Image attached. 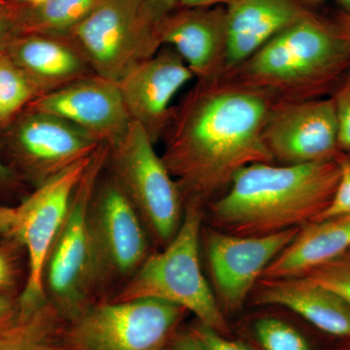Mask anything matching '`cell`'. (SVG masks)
<instances>
[{
	"label": "cell",
	"mask_w": 350,
	"mask_h": 350,
	"mask_svg": "<svg viewBox=\"0 0 350 350\" xmlns=\"http://www.w3.org/2000/svg\"><path fill=\"white\" fill-rule=\"evenodd\" d=\"M15 38L11 36V32L7 27L5 21L0 15V52H5L9 44L12 42Z\"/></svg>",
	"instance_id": "1f68e13d"
},
{
	"label": "cell",
	"mask_w": 350,
	"mask_h": 350,
	"mask_svg": "<svg viewBox=\"0 0 350 350\" xmlns=\"http://www.w3.org/2000/svg\"><path fill=\"white\" fill-rule=\"evenodd\" d=\"M350 250V214L301 226L293 241L265 269L260 280L294 278Z\"/></svg>",
	"instance_id": "ffe728a7"
},
{
	"label": "cell",
	"mask_w": 350,
	"mask_h": 350,
	"mask_svg": "<svg viewBox=\"0 0 350 350\" xmlns=\"http://www.w3.org/2000/svg\"><path fill=\"white\" fill-rule=\"evenodd\" d=\"M193 79L192 71L181 57L172 48L163 46L117 84L131 121L142 126L156 144L172 119V101Z\"/></svg>",
	"instance_id": "5bb4252c"
},
{
	"label": "cell",
	"mask_w": 350,
	"mask_h": 350,
	"mask_svg": "<svg viewBox=\"0 0 350 350\" xmlns=\"http://www.w3.org/2000/svg\"><path fill=\"white\" fill-rule=\"evenodd\" d=\"M275 105L268 94L226 76L196 81L161 139V157L184 204L213 202L239 170L273 163L262 131Z\"/></svg>",
	"instance_id": "6da1fadb"
},
{
	"label": "cell",
	"mask_w": 350,
	"mask_h": 350,
	"mask_svg": "<svg viewBox=\"0 0 350 350\" xmlns=\"http://www.w3.org/2000/svg\"><path fill=\"white\" fill-rule=\"evenodd\" d=\"M165 16L149 0H100L66 36L96 76L119 83L163 47L160 25Z\"/></svg>",
	"instance_id": "5b68a950"
},
{
	"label": "cell",
	"mask_w": 350,
	"mask_h": 350,
	"mask_svg": "<svg viewBox=\"0 0 350 350\" xmlns=\"http://www.w3.org/2000/svg\"><path fill=\"white\" fill-rule=\"evenodd\" d=\"M16 207L0 206V234H8L15 222Z\"/></svg>",
	"instance_id": "f546056e"
},
{
	"label": "cell",
	"mask_w": 350,
	"mask_h": 350,
	"mask_svg": "<svg viewBox=\"0 0 350 350\" xmlns=\"http://www.w3.org/2000/svg\"><path fill=\"white\" fill-rule=\"evenodd\" d=\"M262 139L273 162L282 165L337 158L338 123L332 96L278 103L269 113Z\"/></svg>",
	"instance_id": "8fae6325"
},
{
	"label": "cell",
	"mask_w": 350,
	"mask_h": 350,
	"mask_svg": "<svg viewBox=\"0 0 350 350\" xmlns=\"http://www.w3.org/2000/svg\"><path fill=\"white\" fill-rule=\"evenodd\" d=\"M186 204L178 231L161 252L149 255L112 301L154 299L194 313L200 323L225 335L227 322L200 262L202 211Z\"/></svg>",
	"instance_id": "277c9868"
},
{
	"label": "cell",
	"mask_w": 350,
	"mask_h": 350,
	"mask_svg": "<svg viewBox=\"0 0 350 350\" xmlns=\"http://www.w3.org/2000/svg\"><path fill=\"white\" fill-rule=\"evenodd\" d=\"M301 276L328 288L350 305V250Z\"/></svg>",
	"instance_id": "d4e9b609"
},
{
	"label": "cell",
	"mask_w": 350,
	"mask_h": 350,
	"mask_svg": "<svg viewBox=\"0 0 350 350\" xmlns=\"http://www.w3.org/2000/svg\"><path fill=\"white\" fill-rule=\"evenodd\" d=\"M12 312V305L8 299L0 297V322L7 319Z\"/></svg>",
	"instance_id": "836d02e7"
},
{
	"label": "cell",
	"mask_w": 350,
	"mask_h": 350,
	"mask_svg": "<svg viewBox=\"0 0 350 350\" xmlns=\"http://www.w3.org/2000/svg\"><path fill=\"white\" fill-rule=\"evenodd\" d=\"M109 145L101 144L88 165L71 200L44 269L48 301L64 319L72 321L96 291L88 213L94 189L107 163Z\"/></svg>",
	"instance_id": "52a82bcc"
},
{
	"label": "cell",
	"mask_w": 350,
	"mask_h": 350,
	"mask_svg": "<svg viewBox=\"0 0 350 350\" xmlns=\"http://www.w3.org/2000/svg\"><path fill=\"white\" fill-rule=\"evenodd\" d=\"M347 18H349V22H350V13H347Z\"/></svg>",
	"instance_id": "f35d334b"
},
{
	"label": "cell",
	"mask_w": 350,
	"mask_h": 350,
	"mask_svg": "<svg viewBox=\"0 0 350 350\" xmlns=\"http://www.w3.org/2000/svg\"><path fill=\"white\" fill-rule=\"evenodd\" d=\"M260 280L255 292L259 305L283 306L322 333L350 340V305L340 295L303 276Z\"/></svg>",
	"instance_id": "d6986e66"
},
{
	"label": "cell",
	"mask_w": 350,
	"mask_h": 350,
	"mask_svg": "<svg viewBox=\"0 0 350 350\" xmlns=\"http://www.w3.org/2000/svg\"><path fill=\"white\" fill-rule=\"evenodd\" d=\"M336 2L342 7V12L350 13V0H336Z\"/></svg>",
	"instance_id": "d590c367"
},
{
	"label": "cell",
	"mask_w": 350,
	"mask_h": 350,
	"mask_svg": "<svg viewBox=\"0 0 350 350\" xmlns=\"http://www.w3.org/2000/svg\"><path fill=\"white\" fill-rule=\"evenodd\" d=\"M40 96L27 73L6 52H0V129L10 126Z\"/></svg>",
	"instance_id": "603a6c76"
},
{
	"label": "cell",
	"mask_w": 350,
	"mask_h": 350,
	"mask_svg": "<svg viewBox=\"0 0 350 350\" xmlns=\"http://www.w3.org/2000/svg\"><path fill=\"white\" fill-rule=\"evenodd\" d=\"M13 280V265L4 251L0 250V289L8 287Z\"/></svg>",
	"instance_id": "f1b7e54d"
},
{
	"label": "cell",
	"mask_w": 350,
	"mask_h": 350,
	"mask_svg": "<svg viewBox=\"0 0 350 350\" xmlns=\"http://www.w3.org/2000/svg\"><path fill=\"white\" fill-rule=\"evenodd\" d=\"M254 334L262 350H312L305 336L283 320L273 317L258 320Z\"/></svg>",
	"instance_id": "cb8c5ba5"
},
{
	"label": "cell",
	"mask_w": 350,
	"mask_h": 350,
	"mask_svg": "<svg viewBox=\"0 0 350 350\" xmlns=\"http://www.w3.org/2000/svg\"><path fill=\"white\" fill-rule=\"evenodd\" d=\"M162 46L172 48L196 81L213 79L224 70L227 8L223 5L176 7L160 25Z\"/></svg>",
	"instance_id": "2e32d148"
},
{
	"label": "cell",
	"mask_w": 350,
	"mask_h": 350,
	"mask_svg": "<svg viewBox=\"0 0 350 350\" xmlns=\"http://www.w3.org/2000/svg\"><path fill=\"white\" fill-rule=\"evenodd\" d=\"M21 1L29 4V6H38L47 1V0H21Z\"/></svg>",
	"instance_id": "8d00e7d4"
},
{
	"label": "cell",
	"mask_w": 350,
	"mask_h": 350,
	"mask_svg": "<svg viewBox=\"0 0 350 350\" xmlns=\"http://www.w3.org/2000/svg\"><path fill=\"white\" fill-rule=\"evenodd\" d=\"M11 144L38 186L100 148L98 138L63 118L25 109L11 124Z\"/></svg>",
	"instance_id": "4fadbf2b"
},
{
	"label": "cell",
	"mask_w": 350,
	"mask_h": 350,
	"mask_svg": "<svg viewBox=\"0 0 350 350\" xmlns=\"http://www.w3.org/2000/svg\"><path fill=\"white\" fill-rule=\"evenodd\" d=\"M107 170L130 200L147 234L165 247L180 227L185 204L155 144L135 122L110 145Z\"/></svg>",
	"instance_id": "8992f818"
},
{
	"label": "cell",
	"mask_w": 350,
	"mask_h": 350,
	"mask_svg": "<svg viewBox=\"0 0 350 350\" xmlns=\"http://www.w3.org/2000/svg\"><path fill=\"white\" fill-rule=\"evenodd\" d=\"M62 315L49 301L31 313L18 310L0 322V350H75L66 338Z\"/></svg>",
	"instance_id": "44dd1931"
},
{
	"label": "cell",
	"mask_w": 350,
	"mask_h": 350,
	"mask_svg": "<svg viewBox=\"0 0 350 350\" xmlns=\"http://www.w3.org/2000/svg\"><path fill=\"white\" fill-rule=\"evenodd\" d=\"M191 331L208 350H254L243 342L229 340L222 334L200 323Z\"/></svg>",
	"instance_id": "4316f807"
},
{
	"label": "cell",
	"mask_w": 350,
	"mask_h": 350,
	"mask_svg": "<svg viewBox=\"0 0 350 350\" xmlns=\"http://www.w3.org/2000/svg\"><path fill=\"white\" fill-rule=\"evenodd\" d=\"M300 228L256 237L206 230L209 267L219 300L227 312H239L243 308L265 269L293 241Z\"/></svg>",
	"instance_id": "7c38bea8"
},
{
	"label": "cell",
	"mask_w": 350,
	"mask_h": 350,
	"mask_svg": "<svg viewBox=\"0 0 350 350\" xmlns=\"http://www.w3.org/2000/svg\"><path fill=\"white\" fill-rule=\"evenodd\" d=\"M306 1H314V0H306Z\"/></svg>",
	"instance_id": "ab89813d"
},
{
	"label": "cell",
	"mask_w": 350,
	"mask_h": 350,
	"mask_svg": "<svg viewBox=\"0 0 350 350\" xmlns=\"http://www.w3.org/2000/svg\"><path fill=\"white\" fill-rule=\"evenodd\" d=\"M349 69L347 13L315 10L221 76L259 90L275 103H293L331 96Z\"/></svg>",
	"instance_id": "3957f363"
},
{
	"label": "cell",
	"mask_w": 350,
	"mask_h": 350,
	"mask_svg": "<svg viewBox=\"0 0 350 350\" xmlns=\"http://www.w3.org/2000/svg\"><path fill=\"white\" fill-rule=\"evenodd\" d=\"M100 0H47L22 14L21 34L66 36L98 6Z\"/></svg>",
	"instance_id": "7402d4cb"
},
{
	"label": "cell",
	"mask_w": 350,
	"mask_h": 350,
	"mask_svg": "<svg viewBox=\"0 0 350 350\" xmlns=\"http://www.w3.org/2000/svg\"><path fill=\"white\" fill-rule=\"evenodd\" d=\"M96 290L124 284L148 254V234L130 200L107 167L96 184L88 213Z\"/></svg>",
	"instance_id": "9c48e42d"
},
{
	"label": "cell",
	"mask_w": 350,
	"mask_h": 350,
	"mask_svg": "<svg viewBox=\"0 0 350 350\" xmlns=\"http://www.w3.org/2000/svg\"><path fill=\"white\" fill-rule=\"evenodd\" d=\"M236 0H180V7L228 6Z\"/></svg>",
	"instance_id": "4dcf8cb0"
},
{
	"label": "cell",
	"mask_w": 350,
	"mask_h": 350,
	"mask_svg": "<svg viewBox=\"0 0 350 350\" xmlns=\"http://www.w3.org/2000/svg\"><path fill=\"white\" fill-rule=\"evenodd\" d=\"M345 345L342 347H340V349L337 350H350V340H344Z\"/></svg>",
	"instance_id": "74e56055"
},
{
	"label": "cell",
	"mask_w": 350,
	"mask_h": 350,
	"mask_svg": "<svg viewBox=\"0 0 350 350\" xmlns=\"http://www.w3.org/2000/svg\"><path fill=\"white\" fill-rule=\"evenodd\" d=\"M186 310L142 299L89 306L66 329L75 350H163Z\"/></svg>",
	"instance_id": "ba28073f"
},
{
	"label": "cell",
	"mask_w": 350,
	"mask_h": 350,
	"mask_svg": "<svg viewBox=\"0 0 350 350\" xmlns=\"http://www.w3.org/2000/svg\"><path fill=\"white\" fill-rule=\"evenodd\" d=\"M27 109L66 120L109 146L121 139L131 123L118 84L100 76L44 94Z\"/></svg>",
	"instance_id": "9a60e30c"
},
{
	"label": "cell",
	"mask_w": 350,
	"mask_h": 350,
	"mask_svg": "<svg viewBox=\"0 0 350 350\" xmlns=\"http://www.w3.org/2000/svg\"><path fill=\"white\" fill-rule=\"evenodd\" d=\"M12 170L2 161L1 154H0V181L8 180L12 176Z\"/></svg>",
	"instance_id": "e575fe53"
},
{
	"label": "cell",
	"mask_w": 350,
	"mask_h": 350,
	"mask_svg": "<svg viewBox=\"0 0 350 350\" xmlns=\"http://www.w3.org/2000/svg\"><path fill=\"white\" fill-rule=\"evenodd\" d=\"M91 158L44 182L16 207L15 222L8 234L24 246L29 256V276L18 303V310L23 314L34 312L48 301L44 287L46 262Z\"/></svg>",
	"instance_id": "30bf717a"
},
{
	"label": "cell",
	"mask_w": 350,
	"mask_h": 350,
	"mask_svg": "<svg viewBox=\"0 0 350 350\" xmlns=\"http://www.w3.org/2000/svg\"><path fill=\"white\" fill-rule=\"evenodd\" d=\"M340 154L300 165L256 163L243 167L211 202L214 224L228 234L256 237L317 220L337 189Z\"/></svg>",
	"instance_id": "7a4b0ae2"
},
{
	"label": "cell",
	"mask_w": 350,
	"mask_h": 350,
	"mask_svg": "<svg viewBox=\"0 0 350 350\" xmlns=\"http://www.w3.org/2000/svg\"><path fill=\"white\" fill-rule=\"evenodd\" d=\"M5 52L42 94L96 76L82 51L68 36L21 34Z\"/></svg>",
	"instance_id": "ac0fdd59"
},
{
	"label": "cell",
	"mask_w": 350,
	"mask_h": 350,
	"mask_svg": "<svg viewBox=\"0 0 350 350\" xmlns=\"http://www.w3.org/2000/svg\"><path fill=\"white\" fill-rule=\"evenodd\" d=\"M338 123L340 150L350 152V69L332 94Z\"/></svg>",
	"instance_id": "484cf974"
},
{
	"label": "cell",
	"mask_w": 350,
	"mask_h": 350,
	"mask_svg": "<svg viewBox=\"0 0 350 350\" xmlns=\"http://www.w3.org/2000/svg\"><path fill=\"white\" fill-rule=\"evenodd\" d=\"M149 1L159 12L167 15V14L174 10L176 7H178L180 0H149Z\"/></svg>",
	"instance_id": "d6a6232c"
},
{
	"label": "cell",
	"mask_w": 350,
	"mask_h": 350,
	"mask_svg": "<svg viewBox=\"0 0 350 350\" xmlns=\"http://www.w3.org/2000/svg\"><path fill=\"white\" fill-rule=\"evenodd\" d=\"M172 350H208L196 337L192 331L174 335L172 340Z\"/></svg>",
	"instance_id": "83f0119b"
},
{
	"label": "cell",
	"mask_w": 350,
	"mask_h": 350,
	"mask_svg": "<svg viewBox=\"0 0 350 350\" xmlns=\"http://www.w3.org/2000/svg\"><path fill=\"white\" fill-rule=\"evenodd\" d=\"M226 8L227 47L222 75L315 11L306 0H236Z\"/></svg>",
	"instance_id": "e0dca14e"
}]
</instances>
